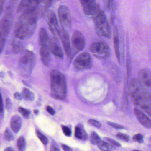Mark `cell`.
<instances>
[{
  "label": "cell",
  "mask_w": 151,
  "mask_h": 151,
  "mask_svg": "<svg viewBox=\"0 0 151 151\" xmlns=\"http://www.w3.org/2000/svg\"><path fill=\"white\" fill-rule=\"evenodd\" d=\"M134 151H139V150H134Z\"/></svg>",
  "instance_id": "681fc988"
},
{
  "label": "cell",
  "mask_w": 151,
  "mask_h": 151,
  "mask_svg": "<svg viewBox=\"0 0 151 151\" xmlns=\"http://www.w3.org/2000/svg\"><path fill=\"white\" fill-rule=\"evenodd\" d=\"M134 113L142 125L148 128H151V120L145 114L136 108L134 110Z\"/></svg>",
  "instance_id": "2e32d148"
},
{
  "label": "cell",
  "mask_w": 151,
  "mask_h": 151,
  "mask_svg": "<svg viewBox=\"0 0 151 151\" xmlns=\"http://www.w3.org/2000/svg\"><path fill=\"white\" fill-rule=\"evenodd\" d=\"M133 140L137 142L142 143L143 142V137L141 134H137L133 137Z\"/></svg>",
  "instance_id": "f1b7e54d"
},
{
  "label": "cell",
  "mask_w": 151,
  "mask_h": 151,
  "mask_svg": "<svg viewBox=\"0 0 151 151\" xmlns=\"http://www.w3.org/2000/svg\"><path fill=\"white\" fill-rule=\"evenodd\" d=\"M38 1L22 12L18 18L14 29V35L17 39L24 40L30 38L35 32L40 14L39 6L40 1Z\"/></svg>",
  "instance_id": "6da1fadb"
},
{
  "label": "cell",
  "mask_w": 151,
  "mask_h": 151,
  "mask_svg": "<svg viewBox=\"0 0 151 151\" xmlns=\"http://www.w3.org/2000/svg\"><path fill=\"white\" fill-rule=\"evenodd\" d=\"M58 35H59L62 43L63 47L64 49L65 54L67 57H70L71 54V48L70 43V39L69 35L67 31H65L62 28L60 29Z\"/></svg>",
  "instance_id": "4fadbf2b"
},
{
  "label": "cell",
  "mask_w": 151,
  "mask_h": 151,
  "mask_svg": "<svg viewBox=\"0 0 151 151\" xmlns=\"http://www.w3.org/2000/svg\"><path fill=\"white\" fill-rule=\"evenodd\" d=\"M127 70L128 77H129L131 74V63H130V60L129 59H127Z\"/></svg>",
  "instance_id": "1f68e13d"
},
{
  "label": "cell",
  "mask_w": 151,
  "mask_h": 151,
  "mask_svg": "<svg viewBox=\"0 0 151 151\" xmlns=\"http://www.w3.org/2000/svg\"><path fill=\"white\" fill-rule=\"evenodd\" d=\"M49 48L50 52L56 57L59 59H62L63 57V50L57 38L55 37L50 39Z\"/></svg>",
  "instance_id": "7c38bea8"
},
{
  "label": "cell",
  "mask_w": 151,
  "mask_h": 151,
  "mask_svg": "<svg viewBox=\"0 0 151 151\" xmlns=\"http://www.w3.org/2000/svg\"><path fill=\"white\" fill-rule=\"evenodd\" d=\"M37 1H22L19 4L17 12H23L35 5Z\"/></svg>",
  "instance_id": "d6986e66"
},
{
  "label": "cell",
  "mask_w": 151,
  "mask_h": 151,
  "mask_svg": "<svg viewBox=\"0 0 151 151\" xmlns=\"http://www.w3.org/2000/svg\"><path fill=\"white\" fill-rule=\"evenodd\" d=\"M50 39L44 28H41L39 33V43L40 45H48Z\"/></svg>",
  "instance_id": "ffe728a7"
},
{
  "label": "cell",
  "mask_w": 151,
  "mask_h": 151,
  "mask_svg": "<svg viewBox=\"0 0 151 151\" xmlns=\"http://www.w3.org/2000/svg\"><path fill=\"white\" fill-rule=\"evenodd\" d=\"M96 33L99 36L110 39L111 30L107 18L103 10L93 18Z\"/></svg>",
  "instance_id": "277c9868"
},
{
  "label": "cell",
  "mask_w": 151,
  "mask_h": 151,
  "mask_svg": "<svg viewBox=\"0 0 151 151\" xmlns=\"http://www.w3.org/2000/svg\"><path fill=\"white\" fill-rule=\"evenodd\" d=\"M84 14L91 18L96 17L102 10L99 4L95 1H81Z\"/></svg>",
  "instance_id": "ba28073f"
},
{
  "label": "cell",
  "mask_w": 151,
  "mask_h": 151,
  "mask_svg": "<svg viewBox=\"0 0 151 151\" xmlns=\"http://www.w3.org/2000/svg\"><path fill=\"white\" fill-rule=\"evenodd\" d=\"M150 142H151V137L150 138Z\"/></svg>",
  "instance_id": "c3c4849f"
},
{
  "label": "cell",
  "mask_w": 151,
  "mask_h": 151,
  "mask_svg": "<svg viewBox=\"0 0 151 151\" xmlns=\"http://www.w3.org/2000/svg\"><path fill=\"white\" fill-rule=\"evenodd\" d=\"M107 123L109 126H111V127L114 128L116 129H121L123 128L122 126L119 125V124H116V123L111 122H108Z\"/></svg>",
  "instance_id": "8d00e7d4"
},
{
  "label": "cell",
  "mask_w": 151,
  "mask_h": 151,
  "mask_svg": "<svg viewBox=\"0 0 151 151\" xmlns=\"http://www.w3.org/2000/svg\"><path fill=\"white\" fill-rule=\"evenodd\" d=\"M34 113L35 114H38V113H39V111H37V110H35Z\"/></svg>",
  "instance_id": "7dc6e473"
},
{
  "label": "cell",
  "mask_w": 151,
  "mask_h": 151,
  "mask_svg": "<svg viewBox=\"0 0 151 151\" xmlns=\"http://www.w3.org/2000/svg\"><path fill=\"white\" fill-rule=\"evenodd\" d=\"M116 136L119 139L125 141V142H128L129 140V136L127 135L124 134L119 133V134H118Z\"/></svg>",
  "instance_id": "4dcf8cb0"
},
{
  "label": "cell",
  "mask_w": 151,
  "mask_h": 151,
  "mask_svg": "<svg viewBox=\"0 0 151 151\" xmlns=\"http://www.w3.org/2000/svg\"><path fill=\"white\" fill-rule=\"evenodd\" d=\"M5 1L3 0H0V16L3 10L4 4Z\"/></svg>",
  "instance_id": "7bdbcfd3"
},
{
  "label": "cell",
  "mask_w": 151,
  "mask_h": 151,
  "mask_svg": "<svg viewBox=\"0 0 151 151\" xmlns=\"http://www.w3.org/2000/svg\"><path fill=\"white\" fill-rule=\"evenodd\" d=\"M89 123L96 127L100 128L101 126V123L95 120H90L89 121Z\"/></svg>",
  "instance_id": "836d02e7"
},
{
  "label": "cell",
  "mask_w": 151,
  "mask_h": 151,
  "mask_svg": "<svg viewBox=\"0 0 151 151\" xmlns=\"http://www.w3.org/2000/svg\"><path fill=\"white\" fill-rule=\"evenodd\" d=\"M113 40L115 54H116L117 59H118L119 63H120V54L119 51V40L118 28L116 27H115L114 29Z\"/></svg>",
  "instance_id": "ac0fdd59"
},
{
  "label": "cell",
  "mask_w": 151,
  "mask_h": 151,
  "mask_svg": "<svg viewBox=\"0 0 151 151\" xmlns=\"http://www.w3.org/2000/svg\"><path fill=\"white\" fill-rule=\"evenodd\" d=\"M18 149L19 151H25L26 149V141L23 137H20L18 139L17 142Z\"/></svg>",
  "instance_id": "cb8c5ba5"
},
{
  "label": "cell",
  "mask_w": 151,
  "mask_h": 151,
  "mask_svg": "<svg viewBox=\"0 0 151 151\" xmlns=\"http://www.w3.org/2000/svg\"><path fill=\"white\" fill-rule=\"evenodd\" d=\"M22 95L23 98L27 101H32L35 98L34 94L26 88L23 89Z\"/></svg>",
  "instance_id": "44dd1931"
},
{
  "label": "cell",
  "mask_w": 151,
  "mask_h": 151,
  "mask_svg": "<svg viewBox=\"0 0 151 151\" xmlns=\"http://www.w3.org/2000/svg\"><path fill=\"white\" fill-rule=\"evenodd\" d=\"M72 43L73 48L76 51H81L85 46V41L82 34L80 31H75L72 37Z\"/></svg>",
  "instance_id": "8fae6325"
},
{
  "label": "cell",
  "mask_w": 151,
  "mask_h": 151,
  "mask_svg": "<svg viewBox=\"0 0 151 151\" xmlns=\"http://www.w3.org/2000/svg\"><path fill=\"white\" fill-rule=\"evenodd\" d=\"M90 140L91 142L93 144H98L101 141L99 136L95 132H92L91 133L90 137Z\"/></svg>",
  "instance_id": "d4e9b609"
},
{
  "label": "cell",
  "mask_w": 151,
  "mask_h": 151,
  "mask_svg": "<svg viewBox=\"0 0 151 151\" xmlns=\"http://www.w3.org/2000/svg\"><path fill=\"white\" fill-rule=\"evenodd\" d=\"M4 137L6 141H9V142L12 141L14 139L13 134L11 133V132L8 128L6 129L5 132H4Z\"/></svg>",
  "instance_id": "484cf974"
},
{
  "label": "cell",
  "mask_w": 151,
  "mask_h": 151,
  "mask_svg": "<svg viewBox=\"0 0 151 151\" xmlns=\"http://www.w3.org/2000/svg\"><path fill=\"white\" fill-rule=\"evenodd\" d=\"M18 111L22 115L24 118H28L31 112L29 110H27V109H24V108H22V107H19L18 109Z\"/></svg>",
  "instance_id": "4316f807"
},
{
  "label": "cell",
  "mask_w": 151,
  "mask_h": 151,
  "mask_svg": "<svg viewBox=\"0 0 151 151\" xmlns=\"http://www.w3.org/2000/svg\"><path fill=\"white\" fill-rule=\"evenodd\" d=\"M40 54L42 64L45 66H48L50 61V51L49 48V45L41 46Z\"/></svg>",
  "instance_id": "9a60e30c"
},
{
  "label": "cell",
  "mask_w": 151,
  "mask_h": 151,
  "mask_svg": "<svg viewBox=\"0 0 151 151\" xmlns=\"http://www.w3.org/2000/svg\"><path fill=\"white\" fill-rule=\"evenodd\" d=\"M97 145L99 148L102 151H111L115 150L114 146L104 141H100Z\"/></svg>",
  "instance_id": "603a6c76"
},
{
  "label": "cell",
  "mask_w": 151,
  "mask_h": 151,
  "mask_svg": "<svg viewBox=\"0 0 151 151\" xmlns=\"http://www.w3.org/2000/svg\"><path fill=\"white\" fill-rule=\"evenodd\" d=\"M50 151H59V150H58V149L56 148L55 147L52 146L51 149H50Z\"/></svg>",
  "instance_id": "bcb514c9"
},
{
  "label": "cell",
  "mask_w": 151,
  "mask_h": 151,
  "mask_svg": "<svg viewBox=\"0 0 151 151\" xmlns=\"http://www.w3.org/2000/svg\"><path fill=\"white\" fill-rule=\"evenodd\" d=\"M105 139L106 141H107L109 143L111 144V145L116 146V147H119V146H121L120 144L119 143L117 142L114 141V140L108 138H105Z\"/></svg>",
  "instance_id": "e575fe53"
},
{
  "label": "cell",
  "mask_w": 151,
  "mask_h": 151,
  "mask_svg": "<svg viewBox=\"0 0 151 151\" xmlns=\"http://www.w3.org/2000/svg\"><path fill=\"white\" fill-rule=\"evenodd\" d=\"M5 104H6V107L7 109L9 110L12 107V103L11 101L9 98H7L5 101Z\"/></svg>",
  "instance_id": "f35d334b"
},
{
  "label": "cell",
  "mask_w": 151,
  "mask_h": 151,
  "mask_svg": "<svg viewBox=\"0 0 151 151\" xmlns=\"http://www.w3.org/2000/svg\"><path fill=\"white\" fill-rule=\"evenodd\" d=\"M75 135L76 137L78 139H81L82 138V133L80 128L78 127L75 128Z\"/></svg>",
  "instance_id": "f546056e"
},
{
  "label": "cell",
  "mask_w": 151,
  "mask_h": 151,
  "mask_svg": "<svg viewBox=\"0 0 151 151\" xmlns=\"http://www.w3.org/2000/svg\"><path fill=\"white\" fill-rule=\"evenodd\" d=\"M35 64V57L34 53L30 51L26 50L19 61L18 68L21 75H30Z\"/></svg>",
  "instance_id": "5b68a950"
},
{
  "label": "cell",
  "mask_w": 151,
  "mask_h": 151,
  "mask_svg": "<svg viewBox=\"0 0 151 151\" xmlns=\"http://www.w3.org/2000/svg\"><path fill=\"white\" fill-rule=\"evenodd\" d=\"M142 109L145 111L151 117V106L149 105H144L141 107Z\"/></svg>",
  "instance_id": "74e56055"
},
{
  "label": "cell",
  "mask_w": 151,
  "mask_h": 151,
  "mask_svg": "<svg viewBox=\"0 0 151 151\" xmlns=\"http://www.w3.org/2000/svg\"><path fill=\"white\" fill-rule=\"evenodd\" d=\"M62 148L64 151H73V150L70 147L65 144L62 145Z\"/></svg>",
  "instance_id": "ee69618b"
},
{
  "label": "cell",
  "mask_w": 151,
  "mask_h": 151,
  "mask_svg": "<svg viewBox=\"0 0 151 151\" xmlns=\"http://www.w3.org/2000/svg\"><path fill=\"white\" fill-rule=\"evenodd\" d=\"M106 5L108 9H111L114 6V1H106Z\"/></svg>",
  "instance_id": "d590c367"
},
{
  "label": "cell",
  "mask_w": 151,
  "mask_h": 151,
  "mask_svg": "<svg viewBox=\"0 0 151 151\" xmlns=\"http://www.w3.org/2000/svg\"><path fill=\"white\" fill-rule=\"evenodd\" d=\"M4 151H15L14 150V149L13 148H12V147H7L6 149L4 150Z\"/></svg>",
  "instance_id": "f6af8a7d"
},
{
  "label": "cell",
  "mask_w": 151,
  "mask_h": 151,
  "mask_svg": "<svg viewBox=\"0 0 151 151\" xmlns=\"http://www.w3.org/2000/svg\"><path fill=\"white\" fill-rule=\"evenodd\" d=\"M14 98L17 100L20 101L23 98V96H22V95L20 94V93H19V92H16L14 94Z\"/></svg>",
  "instance_id": "ab89813d"
},
{
  "label": "cell",
  "mask_w": 151,
  "mask_h": 151,
  "mask_svg": "<svg viewBox=\"0 0 151 151\" xmlns=\"http://www.w3.org/2000/svg\"><path fill=\"white\" fill-rule=\"evenodd\" d=\"M137 80L142 88H151V72L148 69H142L138 73Z\"/></svg>",
  "instance_id": "30bf717a"
},
{
  "label": "cell",
  "mask_w": 151,
  "mask_h": 151,
  "mask_svg": "<svg viewBox=\"0 0 151 151\" xmlns=\"http://www.w3.org/2000/svg\"><path fill=\"white\" fill-rule=\"evenodd\" d=\"M47 20L49 27L52 33L54 35H58L60 29L58 28L56 16L53 12H50L48 13Z\"/></svg>",
  "instance_id": "5bb4252c"
},
{
  "label": "cell",
  "mask_w": 151,
  "mask_h": 151,
  "mask_svg": "<svg viewBox=\"0 0 151 151\" xmlns=\"http://www.w3.org/2000/svg\"><path fill=\"white\" fill-rule=\"evenodd\" d=\"M52 95L57 99H64L67 94L66 80L63 74L58 70H53L50 74Z\"/></svg>",
  "instance_id": "7a4b0ae2"
},
{
  "label": "cell",
  "mask_w": 151,
  "mask_h": 151,
  "mask_svg": "<svg viewBox=\"0 0 151 151\" xmlns=\"http://www.w3.org/2000/svg\"><path fill=\"white\" fill-rule=\"evenodd\" d=\"M12 21L13 13L11 9L6 11L0 20V54L4 48L7 36L12 26Z\"/></svg>",
  "instance_id": "3957f363"
},
{
  "label": "cell",
  "mask_w": 151,
  "mask_h": 151,
  "mask_svg": "<svg viewBox=\"0 0 151 151\" xmlns=\"http://www.w3.org/2000/svg\"><path fill=\"white\" fill-rule=\"evenodd\" d=\"M90 50L96 57L99 59H105L111 54V50L108 44L101 41L93 43L90 47Z\"/></svg>",
  "instance_id": "8992f818"
},
{
  "label": "cell",
  "mask_w": 151,
  "mask_h": 151,
  "mask_svg": "<svg viewBox=\"0 0 151 151\" xmlns=\"http://www.w3.org/2000/svg\"><path fill=\"white\" fill-rule=\"evenodd\" d=\"M22 120L21 118L18 115H14L10 121L11 127L12 131L17 133L20 130L22 126Z\"/></svg>",
  "instance_id": "e0dca14e"
},
{
  "label": "cell",
  "mask_w": 151,
  "mask_h": 151,
  "mask_svg": "<svg viewBox=\"0 0 151 151\" xmlns=\"http://www.w3.org/2000/svg\"><path fill=\"white\" fill-rule=\"evenodd\" d=\"M12 50L16 53L22 52L24 50V46L21 42L17 40H13L12 44Z\"/></svg>",
  "instance_id": "7402d4cb"
},
{
  "label": "cell",
  "mask_w": 151,
  "mask_h": 151,
  "mask_svg": "<svg viewBox=\"0 0 151 151\" xmlns=\"http://www.w3.org/2000/svg\"><path fill=\"white\" fill-rule=\"evenodd\" d=\"M93 65L92 59L88 52L80 54L74 61V66L78 70H87L91 69Z\"/></svg>",
  "instance_id": "52a82bcc"
},
{
  "label": "cell",
  "mask_w": 151,
  "mask_h": 151,
  "mask_svg": "<svg viewBox=\"0 0 151 151\" xmlns=\"http://www.w3.org/2000/svg\"><path fill=\"white\" fill-rule=\"evenodd\" d=\"M58 14L62 28L67 32L71 25V18L69 8L65 5H60L58 9Z\"/></svg>",
  "instance_id": "9c48e42d"
},
{
  "label": "cell",
  "mask_w": 151,
  "mask_h": 151,
  "mask_svg": "<svg viewBox=\"0 0 151 151\" xmlns=\"http://www.w3.org/2000/svg\"><path fill=\"white\" fill-rule=\"evenodd\" d=\"M3 111V103L2 98L0 92V113Z\"/></svg>",
  "instance_id": "b9f144b4"
},
{
  "label": "cell",
  "mask_w": 151,
  "mask_h": 151,
  "mask_svg": "<svg viewBox=\"0 0 151 151\" xmlns=\"http://www.w3.org/2000/svg\"><path fill=\"white\" fill-rule=\"evenodd\" d=\"M47 111L48 112L50 113V114H51V115H53L55 113V110L50 106H47Z\"/></svg>",
  "instance_id": "60d3db41"
},
{
  "label": "cell",
  "mask_w": 151,
  "mask_h": 151,
  "mask_svg": "<svg viewBox=\"0 0 151 151\" xmlns=\"http://www.w3.org/2000/svg\"><path fill=\"white\" fill-rule=\"evenodd\" d=\"M62 129H63V132L64 134H65V135H66V136H70L72 132L70 129L69 128L65 126H63L62 127Z\"/></svg>",
  "instance_id": "d6a6232c"
},
{
  "label": "cell",
  "mask_w": 151,
  "mask_h": 151,
  "mask_svg": "<svg viewBox=\"0 0 151 151\" xmlns=\"http://www.w3.org/2000/svg\"><path fill=\"white\" fill-rule=\"evenodd\" d=\"M36 133H37V136H38V138L42 142L43 144H45V145L47 144L48 143V142L47 138L45 136L42 134L41 133L39 132V131H37Z\"/></svg>",
  "instance_id": "83f0119b"
}]
</instances>
